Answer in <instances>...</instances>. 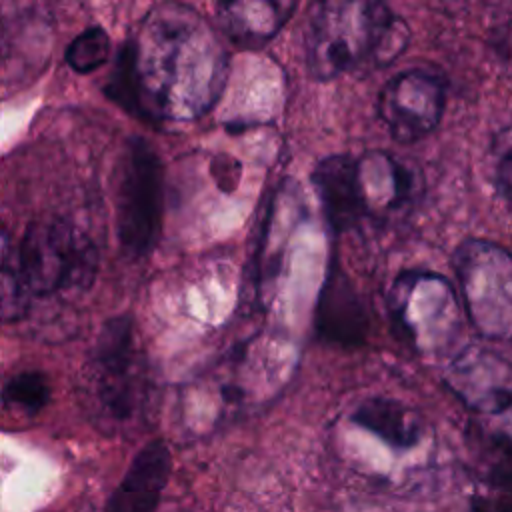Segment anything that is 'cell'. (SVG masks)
I'll return each instance as SVG.
<instances>
[{"label": "cell", "instance_id": "obj_4", "mask_svg": "<svg viewBox=\"0 0 512 512\" xmlns=\"http://www.w3.org/2000/svg\"><path fill=\"white\" fill-rule=\"evenodd\" d=\"M390 310L402 336L422 356L446 354L462 334V302L444 276L402 272L390 290Z\"/></svg>", "mask_w": 512, "mask_h": 512}, {"label": "cell", "instance_id": "obj_7", "mask_svg": "<svg viewBox=\"0 0 512 512\" xmlns=\"http://www.w3.org/2000/svg\"><path fill=\"white\" fill-rule=\"evenodd\" d=\"M446 90L424 70H406L380 90L378 112L396 142L410 144L428 136L442 120Z\"/></svg>", "mask_w": 512, "mask_h": 512}, {"label": "cell", "instance_id": "obj_3", "mask_svg": "<svg viewBox=\"0 0 512 512\" xmlns=\"http://www.w3.org/2000/svg\"><path fill=\"white\" fill-rule=\"evenodd\" d=\"M452 268L468 324L486 340H512V252L468 238L454 250Z\"/></svg>", "mask_w": 512, "mask_h": 512}, {"label": "cell", "instance_id": "obj_12", "mask_svg": "<svg viewBox=\"0 0 512 512\" xmlns=\"http://www.w3.org/2000/svg\"><path fill=\"white\" fill-rule=\"evenodd\" d=\"M172 470V454L164 440H150L132 458L112 492L106 512H154Z\"/></svg>", "mask_w": 512, "mask_h": 512}, {"label": "cell", "instance_id": "obj_5", "mask_svg": "<svg viewBox=\"0 0 512 512\" xmlns=\"http://www.w3.org/2000/svg\"><path fill=\"white\" fill-rule=\"evenodd\" d=\"M88 372L94 406L104 422H132L144 400V382L136 360V328L130 314L114 316L100 328Z\"/></svg>", "mask_w": 512, "mask_h": 512}, {"label": "cell", "instance_id": "obj_17", "mask_svg": "<svg viewBox=\"0 0 512 512\" xmlns=\"http://www.w3.org/2000/svg\"><path fill=\"white\" fill-rule=\"evenodd\" d=\"M110 54V36L102 28H90L76 36L66 50V62L80 74L100 68Z\"/></svg>", "mask_w": 512, "mask_h": 512}, {"label": "cell", "instance_id": "obj_13", "mask_svg": "<svg viewBox=\"0 0 512 512\" xmlns=\"http://www.w3.org/2000/svg\"><path fill=\"white\" fill-rule=\"evenodd\" d=\"M296 0H218L216 24L240 48H260L288 22Z\"/></svg>", "mask_w": 512, "mask_h": 512}, {"label": "cell", "instance_id": "obj_15", "mask_svg": "<svg viewBox=\"0 0 512 512\" xmlns=\"http://www.w3.org/2000/svg\"><path fill=\"white\" fill-rule=\"evenodd\" d=\"M352 422L396 450L414 448L422 438L420 414L388 396L362 400L352 412Z\"/></svg>", "mask_w": 512, "mask_h": 512}, {"label": "cell", "instance_id": "obj_14", "mask_svg": "<svg viewBox=\"0 0 512 512\" xmlns=\"http://www.w3.org/2000/svg\"><path fill=\"white\" fill-rule=\"evenodd\" d=\"M368 216L400 210L414 192V174L388 152H368L358 160Z\"/></svg>", "mask_w": 512, "mask_h": 512}, {"label": "cell", "instance_id": "obj_20", "mask_svg": "<svg viewBox=\"0 0 512 512\" xmlns=\"http://www.w3.org/2000/svg\"><path fill=\"white\" fill-rule=\"evenodd\" d=\"M496 190L504 202L512 208V132L504 136L498 144V162H496Z\"/></svg>", "mask_w": 512, "mask_h": 512}, {"label": "cell", "instance_id": "obj_11", "mask_svg": "<svg viewBox=\"0 0 512 512\" xmlns=\"http://www.w3.org/2000/svg\"><path fill=\"white\" fill-rule=\"evenodd\" d=\"M312 184L334 234L354 230L368 216L356 158L348 154L322 158L312 172Z\"/></svg>", "mask_w": 512, "mask_h": 512}, {"label": "cell", "instance_id": "obj_10", "mask_svg": "<svg viewBox=\"0 0 512 512\" xmlns=\"http://www.w3.org/2000/svg\"><path fill=\"white\" fill-rule=\"evenodd\" d=\"M314 328L324 342L342 348H358L368 340V306L352 280L336 262L330 264L320 288L314 312Z\"/></svg>", "mask_w": 512, "mask_h": 512}, {"label": "cell", "instance_id": "obj_9", "mask_svg": "<svg viewBox=\"0 0 512 512\" xmlns=\"http://www.w3.org/2000/svg\"><path fill=\"white\" fill-rule=\"evenodd\" d=\"M78 230L66 220L32 222L22 238L18 268L32 294L64 290Z\"/></svg>", "mask_w": 512, "mask_h": 512}, {"label": "cell", "instance_id": "obj_16", "mask_svg": "<svg viewBox=\"0 0 512 512\" xmlns=\"http://www.w3.org/2000/svg\"><path fill=\"white\" fill-rule=\"evenodd\" d=\"M50 400V384L42 372L14 374L2 388V402L24 414L40 412Z\"/></svg>", "mask_w": 512, "mask_h": 512}, {"label": "cell", "instance_id": "obj_22", "mask_svg": "<svg viewBox=\"0 0 512 512\" xmlns=\"http://www.w3.org/2000/svg\"><path fill=\"white\" fill-rule=\"evenodd\" d=\"M4 48H6V40H4V28L0 24V62H2V56H4Z\"/></svg>", "mask_w": 512, "mask_h": 512}, {"label": "cell", "instance_id": "obj_18", "mask_svg": "<svg viewBox=\"0 0 512 512\" xmlns=\"http://www.w3.org/2000/svg\"><path fill=\"white\" fill-rule=\"evenodd\" d=\"M32 290L28 288L20 268L4 264L0 268V324L14 322L28 312Z\"/></svg>", "mask_w": 512, "mask_h": 512}, {"label": "cell", "instance_id": "obj_19", "mask_svg": "<svg viewBox=\"0 0 512 512\" xmlns=\"http://www.w3.org/2000/svg\"><path fill=\"white\" fill-rule=\"evenodd\" d=\"M96 272H98V250H96L94 242L84 232L78 230L64 288L86 290V288H90Z\"/></svg>", "mask_w": 512, "mask_h": 512}, {"label": "cell", "instance_id": "obj_6", "mask_svg": "<svg viewBox=\"0 0 512 512\" xmlns=\"http://www.w3.org/2000/svg\"><path fill=\"white\" fill-rule=\"evenodd\" d=\"M162 164L156 150L142 138H132L120 162L116 196V230L130 256L154 250L162 228Z\"/></svg>", "mask_w": 512, "mask_h": 512}, {"label": "cell", "instance_id": "obj_21", "mask_svg": "<svg viewBox=\"0 0 512 512\" xmlns=\"http://www.w3.org/2000/svg\"><path fill=\"white\" fill-rule=\"evenodd\" d=\"M8 250H10V238H8L6 228L0 222V268L4 264H8Z\"/></svg>", "mask_w": 512, "mask_h": 512}, {"label": "cell", "instance_id": "obj_2", "mask_svg": "<svg viewBox=\"0 0 512 512\" xmlns=\"http://www.w3.org/2000/svg\"><path fill=\"white\" fill-rule=\"evenodd\" d=\"M408 38L406 22L384 0H316L304 36L308 72L334 80L362 66H388Z\"/></svg>", "mask_w": 512, "mask_h": 512}, {"label": "cell", "instance_id": "obj_1", "mask_svg": "<svg viewBox=\"0 0 512 512\" xmlns=\"http://www.w3.org/2000/svg\"><path fill=\"white\" fill-rule=\"evenodd\" d=\"M120 92L158 120L206 114L228 78V54L216 28L194 8L166 0L136 26L124 54Z\"/></svg>", "mask_w": 512, "mask_h": 512}, {"label": "cell", "instance_id": "obj_8", "mask_svg": "<svg viewBox=\"0 0 512 512\" xmlns=\"http://www.w3.org/2000/svg\"><path fill=\"white\" fill-rule=\"evenodd\" d=\"M446 384L472 410L498 414L512 408V362L490 348H460L448 362Z\"/></svg>", "mask_w": 512, "mask_h": 512}]
</instances>
